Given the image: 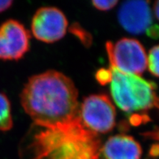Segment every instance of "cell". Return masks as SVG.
<instances>
[{
	"instance_id": "6da1fadb",
	"label": "cell",
	"mask_w": 159,
	"mask_h": 159,
	"mask_svg": "<svg viewBox=\"0 0 159 159\" xmlns=\"http://www.w3.org/2000/svg\"><path fill=\"white\" fill-rule=\"evenodd\" d=\"M77 97L78 92L70 78L49 70L29 78L20 99L34 124L57 127L80 117Z\"/></svg>"
},
{
	"instance_id": "7a4b0ae2",
	"label": "cell",
	"mask_w": 159,
	"mask_h": 159,
	"mask_svg": "<svg viewBox=\"0 0 159 159\" xmlns=\"http://www.w3.org/2000/svg\"><path fill=\"white\" fill-rule=\"evenodd\" d=\"M101 140L80 117L68 124L44 127L33 123L19 145V159H101Z\"/></svg>"
},
{
	"instance_id": "3957f363",
	"label": "cell",
	"mask_w": 159,
	"mask_h": 159,
	"mask_svg": "<svg viewBox=\"0 0 159 159\" xmlns=\"http://www.w3.org/2000/svg\"><path fill=\"white\" fill-rule=\"evenodd\" d=\"M112 80L111 92L115 103L127 114L150 109L159 110L156 85L139 75L128 74L111 65Z\"/></svg>"
},
{
	"instance_id": "277c9868",
	"label": "cell",
	"mask_w": 159,
	"mask_h": 159,
	"mask_svg": "<svg viewBox=\"0 0 159 159\" xmlns=\"http://www.w3.org/2000/svg\"><path fill=\"white\" fill-rule=\"evenodd\" d=\"M110 64L123 72L142 75L148 66V56L143 46L134 39H122L115 44L107 42Z\"/></svg>"
},
{
	"instance_id": "5b68a950",
	"label": "cell",
	"mask_w": 159,
	"mask_h": 159,
	"mask_svg": "<svg viewBox=\"0 0 159 159\" xmlns=\"http://www.w3.org/2000/svg\"><path fill=\"white\" fill-rule=\"evenodd\" d=\"M83 125L96 134H106L116 125V110L108 96L93 94L85 97L80 108Z\"/></svg>"
},
{
	"instance_id": "8992f818",
	"label": "cell",
	"mask_w": 159,
	"mask_h": 159,
	"mask_svg": "<svg viewBox=\"0 0 159 159\" xmlns=\"http://www.w3.org/2000/svg\"><path fill=\"white\" fill-rule=\"evenodd\" d=\"M30 34L21 22L10 19L0 27V60L18 61L30 49Z\"/></svg>"
},
{
	"instance_id": "52a82bcc",
	"label": "cell",
	"mask_w": 159,
	"mask_h": 159,
	"mask_svg": "<svg viewBox=\"0 0 159 159\" xmlns=\"http://www.w3.org/2000/svg\"><path fill=\"white\" fill-rule=\"evenodd\" d=\"M68 21L63 12L54 7H43L35 12L32 19L33 35L39 41L53 43L64 36Z\"/></svg>"
},
{
	"instance_id": "ba28073f",
	"label": "cell",
	"mask_w": 159,
	"mask_h": 159,
	"mask_svg": "<svg viewBox=\"0 0 159 159\" xmlns=\"http://www.w3.org/2000/svg\"><path fill=\"white\" fill-rule=\"evenodd\" d=\"M118 19L123 28L132 34L146 33L153 25L150 2L147 1L125 2L119 10Z\"/></svg>"
},
{
	"instance_id": "9c48e42d",
	"label": "cell",
	"mask_w": 159,
	"mask_h": 159,
	"mask_svg": "<svg viewBox=\"0 0 159 159\" xmlns=\"http://www.w3.org/2000/svg\"><path fill=\"white\" fill-rule=\"evenodd\" d=\"M105 159H141L142 147L132 136L116 135L109 138L101 149Z\"/></svg>"
},
{
	"instance_id": "30bf717a",
	"label": "cell",
	"mask_w": 159,
	"mask_h": 159,
	"mask_svg": "<svg viewBox=\"0 0 159 159\" xmlns=\"http://www.w3.org/2000/svg\"><path fill=\"white\" fill-rule=\"evenodd\" d=\"M13 128V117L9 99L0 92V130L9 131Z\"/></svg>"
},
{
	"instance_id": "8fae6325",
	"label": "cell",
	"mask_w": 159,
	"mask_h": 159,
	"mask_svg": "<svg viewBox=\"0 0 159 159\" xmlns=\"http://www.w3.org/2000/svg\"><path fill=\"white\" fill-rule=\"evenodd\" d=\"M149 70L154 76L159 77V45L152 47L148 58Z\"/></svg>"
},
{
	"instance_id": "7c38bea8",
	"label": "cell",
	"mask_w": 159,
	"mask_h": 159,
	"mask_svg": "<svg viewBox=\"0 0 159 159\" xmlns=\"http://www.w3.org/2000/svg\"><path fill=\"white\" fill-rule=\"evenodd\" d=\"M70 32L79 38L80 41H82L85 45H89L91 42V37L86 33L84 30H83L78 25H73L70 27Z\"/></svg>"
},
{
	"instance_id": "4fadbf2b",
	"label": "cell",
	"mask_w": 159,
	"mask_h": 159,
	"mask_svg": "<svg viewBox=\"0 0 159 159\" xmlns=\"http://www.w3.org/2000/svg\"><path fill=\"white\" fill-rule=\"evenodd\" d=\"M95 77L99 84L105 85L111 83L112 80V72L110 69H100L97 71Z\"/></svg>"
},
{
	"instance_id": "5bb4252c",
	"label": "cell",
	"mask_w": 159,
	"mask_h": 159,
	"mask_svg": "<svg viewBox=\"0 0 159 159\" xmlns=\"http://www.w3.org/2000/svg\"><path fill=\"white\" fill-rule=\"evenodd\" d=\"M118 2L116 0H106V1H92L93 5L97 9L102 11H106L112 9L116 6Z\"/></svg>"
},
{
	"instance_id": "9a60e30c",
	"label": "cell",
	"mask_w": 159,
	"mask_h": 159,
	"mask_svg": "<svg viewBox=\"0 0 159 159\" xmlns=\"http://www.w3.org/2000/svg\"><path fill=\"white\" fill-rule=\"evenodd\" d=\"M147 34L152 39H157L159 37V26L157 25H152L147 30Z\"/></svg>"
},
{
	"instance_id": "2e32d148",
	"label": "cell",
	"mask_w": 159,
	"mask_h": 159,
	"mask_svg": "<svg viewBox=\"0 0 159 159\" xmlns=\"http://www.w3.org/2000/svg\"><path fill=\"white\" fill-rule=\"evenodd\" d=\"M13 1H9V0H6V1H0V13L7 11V9L11 7L13 5Z\"/></svg>"
},
{
	"instance_id": "e0dca14e",
	"label": "cell",
	"mask_w": 159,
	"mask_h": 159,
	"mask_svg": "<svg viewBox=\"0 0 159 159\" xmlns=\"http://www.w3.org/2000/svg\"><path fill=\"white\" fill-rule=\"evenodd\" d=\"M150 154L152 156H159V145H154L150 150Z\"/></svg>"
},
{
	"instance_id": "ac0fdd59",
	"label": "cell",
	"mask_w": 159,
	"mask_h": 159,
	"mask_svg": "<svg viewBox=\"0 0 159 159\" xmlns=\"http://www.w3.org/2000/svg\"><path fill=\"white\" fill-rule=\"evenodd\" d=\"M154 12L155 15L157 17V19L159 20V1L156 2L154 5Z\"/></svg>"
}]
</instances>
